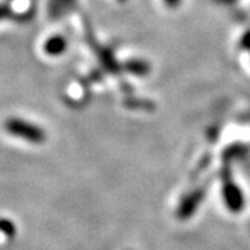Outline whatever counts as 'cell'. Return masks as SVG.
I'll use <instances>...</instances> for the list:
<instances>
[{
    "label": "cell",
    "instance_id": "6da1fadb",
    "mask_svg": "<svg viewBox=\"0 0 250 250\" xmlns=\"http://www.w3.org/2000/svg\"><path fill=\"white\" fill-rule=\"evenodd\" d=\"M4 128L10 135L24 139L28 142L32 143H41L45 141L46 135L43 129L41 126L35 124H31L25 120L21 118H9L4 123Z\"/></svg>",
    "mask_w": 250,
    "mask_h": 250
},
{
    "label": "cell",
    "instance_id": "7a4b0ae2",
    "mask_svg": "<svg viewBox=\"0 0 250 250\" xmlns=\"http://www.w3.org/2000/svg\"><path fill=\"white\" fill-rule=\"evenodd\" d=\"M223 192L227 206H228L232 211L238 213L242 207H243V195H242V192L239 190V188L227 178L225 179V184H224Z\"/></svg>",
    "mask_w": 250,
    "mask_h": 250
},
{
    "label": "cell",
    "instance_id": "3957f363",
    "mask_svg": "<svg viewBox=\"0 0 250 250\" xmlns=\"http://www.w3.org/2000/svg\"><path fill=\"white\" fill-rule=\"evenodd\" d=\"M205 196V189H197L195 192H192L189 196L185 197V200L181 203L178 208V217L185 220L188 217L195 213V210L197 208V206L202 203V199Z\"/></svg>",
    "mask_w": 250,
    "mask_h": 250
},
{
    "label": "cell",
    "instance_id": "277c9868",
    "mask_svg": "<svg viewBox=\"0 0 250 250\" xmlns=\"http://www.w3.org/2000/svg\"><path fill=\"white\" fill-rule=\"evenodd\" d=\"M67 50V41L62 35H53L46 39L43 43V52L50 57H57Z\"/></svg>",
    "mask_w": 250,
    "mask_h": 250
},
{
    "label": "cell",
    "instance_id": "5b68a950",
    "mask_svg": "<svg viewBox=\"0 0 250 250\" xmlns=\"http://www.w3.org/2000/svg\"><path fill=\"white\" fill-rule=\"evenodd\" d=\"M13 14V10L10 9V6L7 3H0V21L6 20Z\"/></svg>",
    "mask_w": 250,
    "mask_h": 250
}]
</instances>
